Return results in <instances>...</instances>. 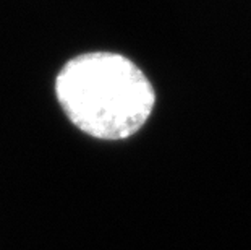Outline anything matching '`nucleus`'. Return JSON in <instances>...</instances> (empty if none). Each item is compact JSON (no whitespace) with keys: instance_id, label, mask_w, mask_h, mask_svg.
I'll return each mask as SVG.
<instances>
[{"instance_id":"obj_1","label":"nucleus","mask_w":251,"mask_h":250,"mask_svg":"<svg viewBox=\"0 0 251 250\" xmlns=\"http://www.w3.org/2000/svg\"><path fill=\"white\" fill-rule=\"evenodd\" d=\"M63 112L79 130L99 140H124L146 124L156 103L148 77L114 52L73 57L55 80Z\"/></svg>"}]
</instances>
